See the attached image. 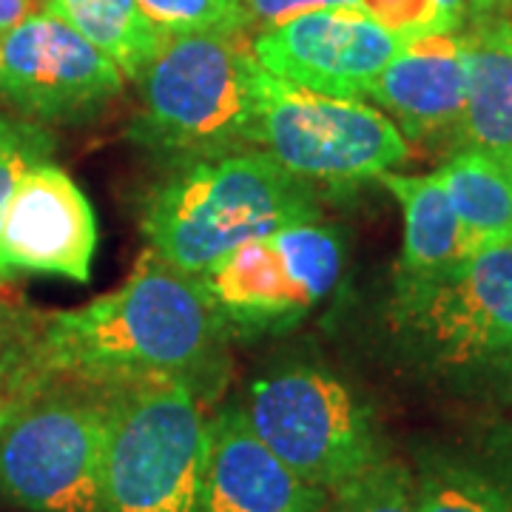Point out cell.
I'll use <instances>...</instances> for the list:
<instances>
[{
	"mask_svg": "<svg viewBox=\"0 0 512 512\" xmlns=\"http://www.w3.org/2000/svg\"><path fill=\"white\" fill-rule=\"evenodd\" d=\"M43 12L40 0H0V37L12 32L23 20Z\"/></svg>",
	"mask_w": 512,
	"mask_h": 512,
	"instance_id": "obj_26",
	"label": "cell"
},
{
	"mask_svg": "<svg viewBox=\"0 0 512 512\" xmlns=\"http://www.w3.org/2000/svg\"><path fill=\"white\" fill-rule=\"evenodd\" d=\"M26 399H32V396H26L18 384L9 379V373H6V367H3V359H0V433H3V427H6V421L12 419V413H15Z\"/></svg>",
	"mask_w": 512,
	"mask_h": 512,
	"instance_id": "obj_27",
	"label": "cell"
},
{
	"mask_svg": "<svg viewBox=\"0 0 512 512\" xmlns=\"http://www.w3.org/2000/svg\"><path fill=\"white\" fill-rule=\"evenodd\" d=\"M379 183L399 200L404 211V245L396 279H430L447 274L476 251L436 171H384Z\"/></svg>",
	"mask_w": 512,
	"mask_h": 512,
	"instance_id": "obj_16",
	"label": "cell"
},
{
	"mask_svg": "<svg viewBox=\"0 0 512 512\" xmlns=\"http://www.w3.org/2000/svg\"><path fill=\"white\" fill-rule=\"evenodd\" d=\"M473 248L512 239V171L476 148H461L436 171Z\"/></svg>",
	"mask_w": 512,
	"mask_h": 512,
	"instance_id": "obj_18",
	"label": "cell"
},
{
	"mask_svg": "<svg viewBox=\"0 0 512 512\" xmlns=\"http://www.w3.org/2000/svg\"><path fill=\"white\" fill-rule=\"evenodd\" d=\"M148 18L168 35L183 32H242L239 0H137Z\"/></svg>",
	"mask_w": 512,
	"mask_h": 512,
	"instance_id": "obj_22",
	"label": "cell"
},
{
	"mask_svg": "<svg viewBox=\"0 0 512 512\" xmlns=\"http://www.w3.org/2000/svg\"><path fill=\"white\" fill-rule=\"evenodd\" d=\"M359 12H365L367 18L402 43L461 29L447 15L441 0H359Z\"/></svg>",
	"mask_w": 512,
	"mask_h": 512,
	"instance_id": "obj_23",
	"label": "cell"
},
{
	"mask_svg": "<svg viewBox=\"0 0 512 512\" xmlns=\"http://www.w3.org/2000/svg\"><path fill=\"white\" fill-rule=\"evenodd\" d=\"M100 512H208V427L197 390L177 379L106 390Z\"/></svg>",
	"mask_w": 512,
	"mask_h": 512,
	"instance_id": "obj_4",
	"label": "cell"
},
{
	"mask_svg": "<svg viewBox=\"0 0 512 512\" xmlns=\"http://www.w3.org/2000/svg\"><path fill=\"white\" fill-rule=\"evenodd\" d=\"M402 46L359 9H322L251 37V55L265 72L342 100H365Z\"/></svg>",
	"mask_w": 512,
	"mask_h": 512,
	"instance_id": "obj_11",
	"label": "cell"
},
{
	"mask_svg": "<svg viewBox=\"0 0 512 512\" xmlns=\"http://www.w3.org/2000/svg\"><path fill=\"white\" fill-rule=\"evenodd\" d=\"M370 100L410 140L458 134L467 103V55L458 32L410 40L370 86Z\"/></svg>",
	"mask_w": 512,
	"mask_h": 512,
	"instance_id": "obj_14",
	"label": "cell"
},
{
	"mask_svg": "<svg viewBox=\"0 0 512 512\" xmlns=\"http://www.w3.org/2000/svg\"><path fill=\"white\" fill-rule=\"evenodd\" d=\"M342 265L339 231L302 222L239 245L194 279L228 330L282 333L330 296Z\"/></svg>",
	"mask_w": 512,
	"mask_h": 512,
	"instance_id": "obj_9",
	"label": "cell"
},
{
	"mask_svg": "<svg viewBox=\"0 0 512 512\" xmlns=\"http://www.w3.org/2000/svg\"><path fill=\"white\" fill-rule=\"evenodd\" d=\"M330 512H416L413 473L396 458H379L333 490Z\"/></svg>",
	"mask_w": 512,
	"mask_h": 512,
	"instance_id": "obj_20",
	"label": "cell"
},
{
	"mask_svg": "<svg viewBox=\"0 0 512 512\" xmlns=\"http://www.w3.org/2000/svg\"><path fill=\"white\" fill-rule=\"evenodd\" d=\"M106 393L55 384L0 433V493L32 512H100Z\"/></svg>",
	"mask_w": 512,
	"mask_h": 512,
	"instance_id": "obj_6",
	"label": "cell"
},
{
	"mask_svg": "<svg viewBox=\"0 0 512 512\" xmlns=\"http://www.w3.org/2000/svg\"><path fill=\"white\" fill-rule=\"evenodd\" d=\"M325 490L291 470L256 436L242 407H225L208 427L205 510L325 512Z\"/></svg>",
	"mask_w": 512,
	"mask_h": 512,
	"instance_id": "obj_13",
	"label": "cell"
},
{
	"mask_svg": "<svg viewBox=\"0 0 512 512\" xmlns=\"http://www.w3.org/2000/svg\"><path fill=\"white\" fill-rule=\"evenodd\" d=\"M97 220L86 194L55 163H40L20 180L0 220V274H55L89 282Z\"/></svg>",
	"mask_w": 512,
	"mask_h": 512,
	"instance_id": "obj_12",
	"label": "cell"
},
{
	"mask_svg": "<svg viewBox=\"0 0 512 512\" xmlns=\"http://www.w3.org/2000/svg\"><path fill=\"white\" fill-rule=\"evenodd\" d=\"M123 80L109 57L49 12L0 37V100L35 126L92 120L123 92Z\"/></svg>",
	"mask_w": 512,
	"mask_h": 512,
	"instance_id": "obj_10",
	"label": "cell"
},
{
	"mask_svg": "<svg viewBox=\"0 0 512 512\" xmlns=\"http://www.w3.org/2000/svg\"><path fill=\"white\" fill-rule=\"evenodd\" d=\"M254 148L308 183L379 180L410 157L382 109L293 86L259 66Z\"/></svg>",
	"mask_w": 512,
	"mask_h": 512,
	"instance_id": "obj_5",
	"label": "cell"
},
{
	"mask_svg": "<svg viewBox=\"0 0 512 512\" xmlns=\"http://www.w3.org/2000/svg\"><path fill=\"white\" fill-rule=\"evenodd\" d=\"M319 222L313 183L265 151H237L177 168L146 202V248L188 276L282 228Z\"/></svg>",
	"mask_w": 512,
	"mask_h": 512,
	"instance_id": "obj_2",
	"label": "cell"
},
{
	"mask_svg": "<svg viewBox=\"0 0 512 512\" xmlns=\"http://www.w3.org/2000/svg\"><path fill=\"white\" fill-rule=\"evenodd\" d=\"M242 410L256 436L319 490H339L384 458L370 410L319 367H285L259 379Z\"/></svg>",
	"mask_w": 512,
	"mask_h": 512,
	"instance_id": "obj_7",
	"label": "cell"
},
{
	"mask_svg": "<svg viewBox=\"0 0 512 512\" xmlns=\"http://www.w3.org/2000/svg\"><path fill=\"white\" fill-rule=\"evenodd\" d=\"M467 55L464 148H476L512 171V23L481 12L461 32Z\"/></svg>",
	"mask_w": 512,
	"mask_h": 512,
	"instance_id": "obj_15",
	"label": "cell"
},
{
	"mask_svg": "<svg viewBox=\"0 0 512 512\" xmlns=\"http://www.w3.org/2000/svg\"><path fill=\"white\" fill-rule=\"evenodd\" d=\"M507 0H473V6H476L478 12H490L495 6H504Z\"/></svg>",
	"mask_w": 512,
	"mask_h": 512,
	"instance_id": "obj_29",
	"label": "cell"
},
{
	"mask_svg": "<svg viewBox=\"0 0 512 512\" xmlns=\"http://www.w3.org/2000/svg\"><path fill=\"white\" fill-rule=\"evenodd\" d=\"M256 74L242 32L168 35L134 80L140 114L128 137L177 168L254 148Z\"/></svg>",
	"mask_w": 512,
	"mask_h": 512,
	"instance_id": "obj_3",
	"label": "cell"
},
{
	"mask_svg": "<svg viewBox=\"0 0 512 512\" xmlns=\"http://www.w3.org/2000/svg\"><path fill=\"white\" fill-rule=\"evenodd\" d=\"M40 6L97 46L128 80L143 74L168 37L137 0H40Z\"/></svg>",
	"mask_w": 512,
	"mask_h": 512,
	"instance_id": "obj_17",
	"label": "cell"
},
{
	"mask_svg": "<svg viewBox=\"0 0 512 512\" xmlns=\"http://www.w3.org/2000/svg\"><path fill=\"white\" fill-rule=\"evenodd\" d=\"M245 35H259L285 20L311 15L322 9H359V0H239Z\"/></svg>",
	"mask_w": 512,
	"mask_h": 512,
	"instance_id": "obj_24",
	"label": "cell"
},
{
	"mask_svg": "<svg viewBox=\"0 0 512 512\" xmlns=\"http://www.w3.org/2000/svg\"><path fill=\"white\" fill-rule=\"evenodd\" d=\"M413 484L416 512H512L510 481L467 458H424Z\"/></svg>",
	"mask_w": 512,
	"mask_h": 512,
	"instance_id": "obj_19",
	"label": "cell"
},
{
	"mask_svg": "<svg viewBox=\"0 0 512 512\" xmlns=\"http://www.w3.org/2000/svg\"><path fill=\"white\" fill-rule=\"evenodd\" d=\"M444 3V9H447V15L456 20L458 26L464 23L467 18V0H441Z\"/></svg>",
	"mask_w": 512,
	"mask_h": 512,
	"instance_id": "obj_28",
	"label": "cell"
},
{
	"mask_svg": "<svg viewBox=\"0 0 512 512\" xmlns=\"http://www.w3.org/2000/svg\"><path fill=\"white\" fill-rule=\"evenodd\" d=\"M390 328L421 362L473 367L512 353V239L484 245L453 271L396 279Z\"/></svg>",
	"mask_w": 512,
	"mask_h": 512,
	"instance_id": "obj_8",
	"label": "cell"
},
{
	"mask_svg": "<svg viewBox=\"0 0 512 512\" xmlns=\"http://www.w3.org/2000/svg\"><path fill=\"white\" fill-rule=\"evenodd\" d=\"M3 288L6 285H0V359L18 342L26 322H29V316H32L29 308H23L20 302H15Z\"/></svg>",
	"mask_w": 512,
	"mask_h": 512,
	"instance_id": "obj_25",
	"label": "cell"
},
{
	"mask_svg": "<svg viewBox=\"0 0 512 512\" xmlns=\"http://www.w3.org/2000/svg\"><path fill=\"white\" fill-rule=\"evenodd\" d=\"M55 140L29 120H6L0 117V220L12 200L18 183L35 165L49 163ZM0 285L6 279L0 274Z\"/></svg>",
	"mask_w": 512,
	"mask_h": 512,
	"instance_id": "obj_21",
	"label": "cell"
},
{
	"mask_svg": "<svg viewBox=\"0 0 512 512\" xmlns=\"http://www.w3.org/2000/svg\"><path fill=\"white\" fill-rule=\"evenodd\" d=\"M225 322L194 276L146 248L120 288L77 311L35 313L6 356L26 396L55 384L114 390L177 379L200 393L220 379Z\"/></svg>",
	"mask_w": 512,
	"mask_h": 512,
	"instance_id": "obj_1",
	"label": "cell"
}]
</instances>
